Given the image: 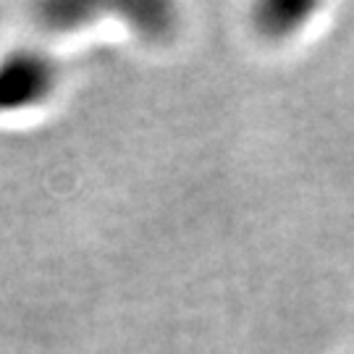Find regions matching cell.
<instances>
[{
  "mask_svg": "<svg viewBox=\"0 0 354 354\" xmlns=\"http://www.w3.org/2000/svg\"><path fill=\"white\" fill-rule=\"evenodd\" d=\"M58 66L35 50H16L0 61V111H21L50 97Z\"/></svg>",
  "mask_w": 354,
  "mask_h": 354,
  "instance_id": "1",
  "label": "cell"
}]
</instances>
